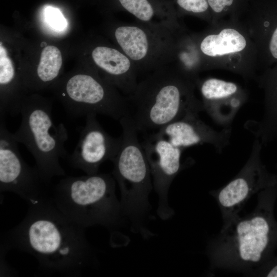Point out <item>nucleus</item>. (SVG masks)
Returning a JSON list of instances; mask_svg holds the SVG:
<instances>
[{"label":"nucleus","instance_id":"nucleus-1","mask_svg":"<svg viewBox=\"0 0 277 277\" xmlns=\"http://www.w3.org/2000/svg\"><path fill=\"white\" fill-rule=\"evenodd\" d=\"M85 230L46 196L29 205L24 219L3 235L1 248L30 254L46 273L77 276L95 260Z\"/></svg>","mask_w":277,"mask_h":277},{"label":"nucleus","instance_id":"nucleus-2","mask_svg":"<svg viewBox=\"0 0 277 277\" xmlns=\"http://www.w3.org/2000/svg\"><path fill=\"white\" fill-rule=\"evenodd\" d=\"M195 88L196 83L172 64L153 71L137 84L128 100L137 131L159 130L191 110L203 111Z\"/></svg>","mask_w":277,"mask_h":277},{"label":"nucleus","instance_id":"nucleus-3","mask_svg":"<svg viewBox=\"0 0 277 277\" xmlns=\"http://www.w3.org/2000/svg\"><path fill=\"white\" fill-rule=\"evenodd\" d=\"M250 213L232 219L209 243L207 254L212 269L249 275L262 262L271 241V224L265 214L262 192Z\"/></svg>","mask_w":277,"mask_h":277},{"label":"nucleus","instance_id":"nucleus-4","mask_svg":"<svg viewBox=\"0 0 277 277\" xmlns=\"http://www.w3.org/2000/svg\"><path fill=\"white\" fill-rule=\"evenodd\" d=\"M50 198L64 215L85 228L113 227L122 215L115 180L109 173L66 177L56 185Z\"/></svg>","mask_w":277,"mask_h":277},{"label":"nucleus","instance_id":"nucleus-5","mask_svg":"<svg viewBox=\"0 0 277 277\" xmlns=\"http://www.w3.org/2000/svg\"><path fill=\"white\" fill-rule=\"evenodd\" d=\"M201 57L202 70L222 69L245 81L255 80L258 70L255 45L241 19L227 18L193 32Z\"/></svg>","mask_w":277,"mask_h":277},{"label":"nucleus","instance_id":"nucleus-6","mask_svg":"<svg viewBox=\"0 0 277 277\" xmlns=\"http://www.w3.org/2000/svg\"><path fill=\"white\" fill-rule=\"evenodd\" d=\"M21 114V123L13 137L32 153L43 181L47 184L54 176H64L60 159L69 157L65 148L68 132L63 124H54L51 104L36 98L26 100Z\"/></svg>","mask_w":277,"mask_h":277},{"label":"nucleus","instance_id":"nucleus-7","mask_svg":"<svg viewBox=\"0 0 277 277\" xmlns=\"http://www.w3.org/2000/svg\"><path fill=\"white\" fill-rule=\"evenodd\" d=\"M122 128L119 150L112 161L113 176L121 194L122 213L134 222L142 218L149 206L148 195L152 189L149 166L138 141L137 131L130 114L120 120Z\"/></svg>","mask_w":277,"mask_h":277},{"label":"nucleus","instance_id":"nucleus-8","mask_svg":"<svg viewBox=\"0 0 277 277\" xmlns=\"http://www.w3.org/2000/svg\"><path fill=\"white\" fill-rule=\"evenodd\" d=\"M175 33L167 26L137 21L117 24L112 35L138 72H153L172 64Z\"/></svg>","mask_w":277,"mask_h":277},{"label":"nucleus","instance_id":"nucleus-9","mask_svg":"<svg viewBox=\"0 0 277 277\" xmlns=\"http://www.w3.org/2000/svg\"><path fill=\"white\" fill-rule=\"evenodd\" d=\"M111 85L93 75L72 76L61 93L65 109L74 116L93 113L120 120L129 114V103Z\"/></svg>","mask_w":277,"mask_h":277},{"label":"nucleus","instance_id":"nucleus-10","mask_svg":"<svg viewBox=\"0 0 277 277\" xmlns=\"http://www.w3.org/2000/svg\"><path fill=\"white\" fill-rule=\"evenodd\" d=\"M262 145L255 138L250 156L239 173L226 185L209 192L219 207L223 225L239 215L253 195L275 182L262 163Z\"/></svg>","mask_w":277,"mask_h":277},{"label":"nucleus","instance_id":"nucleus-11","mask_svg":"<svg viewBox=\"0 0 277 277\" xmlns=\"http://www.w3.org/2000/svg\"><path fill=\"white\" fill-rule=\"evenodd\" d=\"M0 115V191L16 194L29 205L47 196L46 184L36 167L28 165L23 159L18 142L7 128ZM47 185V184H46Z\"/></svg>","mask_w":277,"mask_h":277},{"label":"nucleus","instance_id":"nucleus-12","mask_svg":"<svg viewBox=\"0 0 277 277\" xmlns=\"http://www.w3.org/2000/svg\"><path fill=\"white\" fill-rule=\"evenodd\" d=\"M141 144L159 196L157 213L162 219H169L174 211L168 204V191L181 169V157L183 149L174 146L156 132L147 136Z\"/></svg>","mask_w":277,"mask_h":277},{"label":"nucleus","instance_id":"nucleus-13","mask_svg":"<svg viewBox=\"0 0 277 277\" xmlns=\"http://www.w3.org/2000/svg\"><path fill=\"white\" fill-rule=\"evenodd\" d=\"M241 20L255 45L258 70L277 63V0H249Z\"/></svg>","mask_w":277,"mask_h":277},{"label":"nucleus","instance_id":"nucleus-14","mask_svg":"<svg viewBox=\"0 0 277 277\" xmlns=\"http://www.w3.org/2000/svg\"><path fill=\"white\" fill-rule=\"evenodd\" d=\"M96 114L86 115V124L82 130L78 142L68 159L71 166L87 174L98 173L100 165L112 161L121 143V137H114L102 128Z\"/></svg>","mask_w":277,"mask_h":277},{"label":"nucleus","instance_id":"nucleus-15","mask_svg":"<svg viewBox=\"0 0 277 277\" xmlns=\"http://www.w3.org/2000/svg\"><path fill=\"white\" fill-rule=\"evenodd\" d=\"M196 87L202 97L203 111L216 124L229 128L247 102V91L234 82L215 77L201 78Z\"/></svg>","mask_w":277,"mask_h":277},{"label":"nucleus","instance_id":"nucleus-16","mask_svg":"<svg viewBox=\"0 0 277 277\" xmlns=\"http://www.w3.org/2000/svg\"><path fill=\"white\" fill-rule=\"evenodd\" d=\"M199 110L188 112L181 118L160 129L156 132L174 146L183 150L196 145H212L221 153L229 144L230 128L216 131L199 117Z\"/></svg>","mask_w":277,"mask_h":277},{"label":"nucleus","instance_id":"nucleus-17","mask_svg":"<svg viewBox=\"0 0 277 277\" xmlns=\"http://www.w3.org/2000/svg\"><path fill=\"white\" fill-rule=\"evenodd\" d=\"M91 57L96 67L106 75L111 85L129 96L134 92L138 84V70L120 48L96 46L91 51Z\"/></svg>","mask_w":277,"mask_h":277},{"label":"nucleus","instance_id":"nucleus-18","mask_svg":"<svg viewBox=\"0 0 277 277\" xmlns=\"http://www.w3.org/2000/svg\"><path fill=\"white\" fill-rule=\"evenodd\" d=\"M255 81L264 92V111L262 118L250 121L245 127L266 145L277 138V63L257 75Z\"/></svg>","mask_w":277,"mask_h":277},{"label":"nucleus","instance_id":"nucleus-19","mask_svg":"<svg viewBox=\"0 0 277 277\" xmlns=\"http://www.w3.org/2000/svg\"><path fill=\"white\" fill-rule=\"evenodd\" d=\"M175 36L172 65L183 75L196 83L203 70L201 55L193 32L186 28L175 33Z\"/></svg>","mask_w":277,"mask_h":277},{"label":"nucleus","instance_id":"nucleus-20","mask_svg":"<svg viewBox=\"0 0 277 277\" xmlns=\"http://www.w3.org/2000/svg\"><path fill=\"white\" fill-rule=\"evenodd\" d=\"M62 65L60 50L54 46H48L42 51L37 69L38 80L43 83L54 80L58 75Z\"/></svg>","mask_w":277,"mask_h":277},{"label":"nucleus","instance_id":"nucleus-21","mask_svg":"<svg viewBox=\"0 0 277 277\" xmlns=\"http://www.w3.org/2000/svg\"><path fill=\"white\" fill-rule=\"evenodd\" d=\"M210 8L212 22L234 18L241 19L249 0H207Z\"/></svg>","mask_w":277,"mask_h":277},{"label":"nucleus","instance_id":"nucleus-22","mask_svg":"<svg viewBox=\"0 0 277 277\" xmlns=\"http://www.w3.org/2000/svg\"><path fill=\"white\" fill-rule=\"evenodd\" d=\"M175 3L179 18L184 15H192L209 24L212 23V14L207 0H176Z\"/></svg>","mask_w":277,"mask_h":277},{"label":"nucleus","instance_id":"nucleus-23","mask_svg":"<svg viewBox=\"0 0 277 277\" xmlns=\"http://www.w3.org/2000/svg\"><path fill=\"white\" fill-rule=\"evenodd\" d=\"M15 71L11 60L8 57L5 48L0 46V84L2 86L11 85L14 80Z\"/></svg>","mask_w":277,"mask_h":277},{"label":"nucleus","instance_id":"nucleus-24","mask_svg":"<svg viewBox=\"0 0 277 277\" xmlns=\"http://www.w3.org/2000/svg\"><path fill=\"white\" fill-rule=\"evenodd\" d=\"M45 16L48 24L56 31H62L67 26L66 19L57 8L50 6L47 7Z\"/></svg>","mask_w":277,"mask_h":277},{"label":"nucleus","instance_id":"nucleus-25","mask_svg":"<svg viewBox=\"0 0 277 277\" xmlns=\"http://www.w3.org/2000/svg\"><path fill=\"white\" fill-rule=\"evenodd\" d=\"M266 276L268 277H277V264L268 271Z\"/></svg>","mask_w":277,"mask_h":277}]
</instances>
